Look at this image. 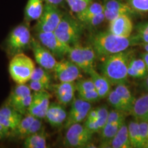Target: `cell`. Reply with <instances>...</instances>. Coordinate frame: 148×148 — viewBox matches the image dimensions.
Here are the masks:
<instances>
[{
	"label": "cell",
	"mask_w": 148,
	"mask_h": 148,
	"mask_svg": "<svg viewBox=\"0 0 148 148\" xmlns=\"http://www.w3.org/2000/svg\"><path fill=\"white\" fill-rule=\"evenodd\" d=\"M103 12V5L99 2H92L88 5L82 12L76 14L77 18L81 23H83L88 18Z\"/></svg>",
	"instance_id": "83f0119b"
},
{
	"label": "cell",
	"mask_w": 148,
	"mask_h": 148,
	"mask_svg": "<svg viewBox=\"0 0 148 148\" xmlns=\"http://www.w3.org/2000/svg\"><path fill=\"white\" fill-rule=\"evenodd\" d=\"M84 125V127L88 130L89 132H90L92 134L95 132H99V127L97 124V122L94 120H89V119H85L84 120V123L83 124Z\"/></svg>",
	"instance_id": "b9f144b4"
},
{
	"label": "cell",
	"mask_w": 148,
	"mask_h": 148,
	"mask_svg": "<svg viewBox=\"0 0 148 148\" xmlns=\"http://www.w3.org/2000/svg\"><path fill=\"white\" fill-rule=\"evenodd\" d=\"M35 119H36L35 116L29 114L24 115L16 128L11 131V137H13L16 139H24L29 127H30Z\"/></svg>",
	"instance_id": "484cf974"
},
{
	"label": "cell",
	"mask_w": 148,
	"mask_h": 148,
	"mask_svg": "<svg viewBox=\"0 0 148 148\" xmlns=\"http://www.w3.org/2000/svg\"><path fill=\"white\" fill-rule=\"evenodd\" d=\"M32 93L23 98L21 101H19L16 103L13 108L16 110H17L19 113H21L22 115H25L28 113V110L29 106H30L31 101H32Z\"/></svg>",
	"instance_id": "e575fe53"
},
{
	"label": "cell",
	"mask_w": 148,
	"mask_h": 148,
	"mask_svg": "<svg viewBox=\"0 0 148 148\" xmlns=\"http://www.w3.org/2000/svg\"><path fill=\"white\" fill-rule=\"evenodd\" d=\"M64 138V145L67 147H89L92 138V133L80 123H75L66 128Z\"/></svg>",
	"instance_id": "52a82bcc"
},
{
	"label": "cell",
	"mask_w": 148,
	"mask_h": 148,
	"mask_svg": "<svg viewBox=\"0 0 148 148\" xmlns=\"http://www.w3.org/2000/svg\"><path fill=\"white\" fill-rule=\"evenodd\" d=\"M30 49H32L36 62L47 71H53L57 63L56 58L47 47L42 45L36 38L32 37Z\"/></svg>",
	"instance_id": "30bf717a"
},
{
	"label": "cell",
	"mask_w": 148,
	"mask_h": 148,
	"mask_svg": "<svg viewBox=\"0 0 148 148\" xmlns=\"http://www.w3.org/2000/svg\"><path fill=\"white\" fill-rule=\"evenodd\" d=\"M75 88L77 92L95 90V85L90 77L87 79H77V82H75Z\"/></svg>",
	"instance_id": "d590c367"
},
{
	"label": "cell",
	"mask_w": 148,
	"mask_h": 148,
	"mask_svg": "<svg viewBox=\"0 0 148 148\" xmlns=\"http://www.w3.org/2000/svg\"><path fill=\"white\" fill-rule=\"evenodd\" d=\"M103 5L105 18L108 22L122 14L131 16L135 12L128 3L121 0H105Z\"/></svg>",
	"instance_id": "5bb4252c"
},
{
	"label": "cell",
	"mask_w": 148,
	"mask_h": 148,
	"mask_svg": "<svg viewBox=\"0 0 148 148\" xmlns=\"http://www.w3.org/2000/svg\"><path fill=\"white\" fill-rule=\"evenodd\" d=\"M133 28L132 21L127 14H122L109 22L108 31L118 36L130 37Z\"/></svg>",
	"instance_id": "2e32d148"
},
{
	"label": "cell",
	"mask_w": 148,
	"mask_h": 148,
	"mask_svg": "<svg viewBox=\"0 0 148 148\" xmlns=\"http://www.w3.org/2000/svg\"><path fill=\"white\" fill-rule=\"evenodd\" d=\"M45 1V3H49V4L54 5L58 6L59 5H60L64 0H44Z\"/></svg>",
	"instance_id": "bcb514c9"
},
{
	"label": "cell",
	"mask_w": 148,
	"mask_h": 148,
	"mask_svg": "<svg viewBox=\"0 0 148 148\" xmlns=\"http://www.w3.org/2000/svg\"><path fill=\"white\" fill-rule=\"evenodd\" d=\"M90 109V103L82 100L79 98L74 99L71 102V108L64 122V127L66 129L75 123H82L86 119Z\"/></svg>",
	"instance_id": "8fae6325"
},
{
	"label": "cell",
	"mask_w": 148,
	"mask_h": 148,
	"mask_svg": "<svg viewBox=\"0 0 148 148\" xmlns=\"http://www.w3.org/2000/svg\"><path fill=\"white\" fill-rule=\"evenodd\" d=\"M130 113L137 121H148V92L135 99Z\"/></svg>",
	"instance_id": "44dd1931"
},
{
	"label": "cell",
	"mask_w": 148,
	"mask_h": 148,
	"mask_svg": "<svg viewBox=\"0 0 148 148\" xmlns=\"http://www.w3.org/2000/svg\"><path fill=\"white\" fill-rule=\"evenodd\" d=\"M63 15L58 6L45 3L43 12L34 26L35 32H54Z\"/></svg>",
	"instance_id": "ba28073f"
},
{
	"label": "cell",
	"mask_w": 148,
	"mask_h": 148,
	"mask_svg": "<svg viewBox=\"0 0 148 148\" xmlns=\"http://www.w3.org/2000/svg\"><path fill=\"white\" fill-rule=\"evenodd\" d=\"M67 56L70 60L86 73L88 74L95 69L94 66L97 55L90 46L84 47L79 44L72 46Z\"/></svg>",
	"instance_id": "8992f818"
},
{
	"label": "cell",
	"mask_w": 148,
	"mask_h": 148,
	"mask_svg": "<svg viewBox=\"0 0 148 148\" xmlns=\"http://www.w3.org/2000/svg\"><path fill=\"white\" fill-rule=\"evenodd\" d=\"M53 71L60 82H75L81 76L80 69L69 59L57 62Z\"/></svg>",
	"instance_id": "7c38bea8"
},
{
	"label": "cell",
	"mask_w": 148,
	"mask_h": 148,
	"mask_svg": "<svg viewBox=\"0 0 148 148\" xmlns=\"http://www.w3.org/2000/svg\"><path fill=\"white\" fill-rule=\"evenodd\" d=\"M136 32H143L148 34V21L138 23L136 26Z\"/></svg>",
	"instance_id": "ee69618b"
},
{
	"label": "cell",
	"mask_w": 148,
	"mask_h": 148,
	"mask_svg": "<svg viewBox=\"0 0 148 148\" xmlns=\"http://www.w3.org/2000/svg\"><path fill=\"white\" fill-rule=\"evenodd\" d=\"M128 65L132 66L134 69L138 70L142 73L147 75L148 71L147 69V66L144 62V60L140 58H130V60L129 61Z\"/></svg>",
	"instance_id": "60d3db41"
},
{
	"label": "cell",
	"mask_w": 148,
	"mask_h": 148,
	"mask_svg": "<svg viewBox=\"0 0 148 148\" xmlns=\"http://www.w3.org/2000/svg\"><path fill=\"white\" fill-rule=\"evenodd\" d=\"M97 108L90 109V110H89V112H88L87 116H86V119L96 121V119H97Z\"/></svg>",
	"instance_id": "f6af8a7d"
},
{
	"label": "cell",
	"mask_w": 148,
	"mask_h": 148,
	"mask_svg": "<svg viewBox=\"0 0 148 148\" xmlns=\"http://www.w3.org/2000/svg\"><path fill=\"white\" fill-rule=\"evenodd\" d=\"M115 90L119 94V97H121L122 102L124 105L126 113L127 112L130 113L132 110L136 98L132 95L130 90L129 89V88L125 84H117L115 88Z\"/></svg>",
	"instance_id": "4316f807"
},
{
	"label": "cell",
	"mask_w": 148,
	"mask_h": 148,
	"mask_svg": "<svg viewBox=\"0 0 148 148\" xmlns=\"http://www.w3.org/2000/svg\"><path fill=\"white\" fill-rule=\"evenodd\" d=\"M138 148H144L148 140V121H138Z\"/></svg>",
	"instance_id": "d6a6232c"
},
{
	"label": "cell",
	"mask_w": 148,
	"mask_h": 148,
	"mask_svg": "<svg viewBox=\"0 0 148 148\" xmlns=\"http://www.w3.org/2000/svg\"><path fill=\"white\" fill-rule=\"evenodd\" d=\"M97 116L96 122H97L98 127H99V132H101V130L105 126L107 122L109 111L108 110L106 107L105 106H101L99 107V108H97Z\"/></svg>",
	"instance_id": "8d00e7d4"
},
{
	"label": "cell",
	"mask_w": 148,
	"mask_h": 148,
	"mask_svg": "<svg viewBox=\"0 0 148 148\" xmlns=\"http://www.w3.org/2000/svg\"><path fill=\"white\" fill-rule=\"evenodd\" d=\"M44 0H27L24 10V18L26 23L39 19L44 10Z\"/></svg>",
	"instance_id": "ffe728a7"
},
{
	"label": "cell",
	"mask_w": 148,
	"mask_h": 148,
	"mask_svg": "<svg viewBox=\"0 0 148 148\" xmlns=\"http://www.w3.org/2000/svg\"><path fill=\"white\" fill-rule=\"evenodd\" d=\"M36 66L32 59L24 53L12 57L8 70L10 77L16 84H27L30 80Z\"/></svg>",
	"instance_id": "277c9868"
},
{
	"label": "cell",
	"mask_w": 148,
	"mask_h": 148,
	"mask_svg": "<svg viewBox=\"0 0 148 148\" xmlns=\"http://www.w3.org/2000/svg\"><path fill=\"white\" fill-rule=\"evenodd\" d=\"M23 140V147L25 148H46L47 147V133L43 128L27 136Z\"/></svg>",
	"instance_id": "cb8c5ba5"
},
{
	"label": "cell",
	"mask_w": 148,
	"mask_h": 148,
	"mask_svg": "<svg viewBox=\"0 0 148 148\" xmlns=\"http://www.w3.org/2000/svg\"><path fill=\"white\" fill-rule=\"evenodd\" d=\"M32 36L27 23L14 27L5 40V50L9 56H14L30 49Z\"/></svg>",
	"instance_id": "3957f363"
},
{
	"label": "cell",
	"mask_w": 148,
	"mask_h": 148,
	"mask_svg": "<svg viewBox=\"0 0 148 148\" xmlns=\"http://www.w3.org/2000/svg\"><path fill=\"white\" fill-rule=\"evenodd\" d=\"M140 58H141L145 62V63L146 64V66H147V69L148 71V52L145 51V52L143 53L140 56Z\"/></svg>",
	"instance_id": "c3c4849f"
},
{
	"label": "cell",
	"mask_w": 148,
	"mask_h": 148,
	"mask_svg": "<svg viewBox=\"0 0 148 148\" xmlns=\"http://www.w3.org/2000/svg\"><path fill=\"white\" fill-rule=\"evenodd\" d=\"M32 90L27 84H17L12 90L9 97L5 100V104L14 107L23 98L32 94Z\"/></svg>",
	"instance_id": "603a6c76"
},
{
	"label": "cell",
	"mask_w": 148,
	"mask_h": 148,
	"mask_svg": "<svg viewBox=\"0 0 148 148\" xmlns=\"http://www.w3.org/2000/svg\"><path fill=\"white\" fill-rule=\"evenodd\" d=\"M77 96H78V98H79V99L90 103L96 102V101L101 99L99 96V94L97 93L96 90L77 92Z\"/></svg>",
	"instance_id": "f35d334b"
},
{
	"label": "cell",
	"mask_w": 148,
	"mask_h": 148,
	"mask_svg": "<svg viewBox=\"0 0 148 148\" xmlns=\"http://www.w3.org/2000/svg\"><path fill=\"white\" fill-rule=\"evenodd\" d=\"M51 75L49 71L46 70L41 66L35 68L30 80H37L51 84Z\"/></svg>",
	"instance_id": "4dcf8cb0"
},
{
	"label": "cell",
	"mask_w": 148,
	"mask_h": 148,
	"mask_svg": "<svg viewBox=\"0 0 148 148\" xmlns=\"http://www.w3.org/2000/svg\"><path fill=\"white\" fill-rule=\"evenodd\" d=\"M69 7L70 10L74 13L77 14L84 10L93 0H64Z\"/></svg>",
	"instance_id": "1f68e13d"
},
{
	"label": "cell",
	"mask_w": 148,
	"mask_h": 148,
	"mask_svg": "<svg viewBox=\"0 0 148 148\" xmlns=\"http://www.w3.org/2000/svg\"><path fill=\"white\" fill-rule=\"evenodd\" d=\"M67 114L64 106L58 102H53L49 104L44 119L51 127H59L64 124Z\"/></svg>",
	"instance_id": "e0dca14e"
},
{
	"label": "cell",
	"mask_w": 148,
	"mask_h": 148,
	"mask_svg": "<svg viewBox=\"0 0 148 148\" xmlns=\"http://www.w3.org/2000/svg\"><path fill=\"white\" fill-rule=\"evenodd\" d=\"M11 130L0 123V140H3L10 137Z\"/></svg>",
	"instance_id": "7bdbcfd3"
},
{
	"label": "cell",
	"mask_w": 148,
	"mask_h": 148,
	"mask_svg": "<svg viewBox=\"0 0 148 148\" xmlns=\"http://www.w3.org/2000/svg\"><path fill=\"white\" fill-rule=\"evenodd\" d=\"M106 98L108 99V103H110V106L114 110L121 111V112H124L126 113L124 105H123V103L121 99V97H119V94L117 93V92L116 91L115 89L111 90Z\"/></svg>",
	"instance_id": "f546056e"
},
{
	"label": "cell",
	"mask_w": 148,
	"mask_h": 148,
	"mask_svg": "<svg viewBox=\"0 0 148 148\" xmlns=\"http://www.w3.org/2000/svg\"><path fill=\"white\" fill-rule=\"evenodd\" d=\"M143 47L144 48V49H145V51L148 52V43L145 44V45H143Z\"/></svg>",
	"instance_id": "681fc988"
},
{
	"label": "cell",
	"mask_w": 148,
	"mask_h": 148,
	"mask_svg": "<svg viewBox=\"0 0 148 148\" xmlns=\"http://www.w3.org/2000/svg\"><path fill=\"white\" fill-rule=\"evenodd\" d=\"M104 20H106V18H105L104 13L103 12L88 18L87 20L83 22L82 25H84V27H95L99 25L101 23H102Z\"/></svg>",
	"instance_id": "ab89813d"
},
{
	"label": "cell",
	"mask_w": 148,
	"mask_h": 148,
	"mask_svg": "<svg viewBox=\"0 0 148 148\" xmlns=\"http://www.w3.org/2000/svg\"><path fill=\"white\" fill-rule=\"evenodd\" d=\"M125 117L121 118L119 121L114 122V123H110V124H106L103 129L101 130V147H105V145L108 143L110 140L114 137V136L119 131L120 127L122 125L125 123Z\"/></svg>",
	"instance_id": "d4e9b609"
},
{
	"label": "cell",
	"mask_w": 148,
	"mask_h": 148,
	"mask_svg": "<svg viewBox=\"0 0 148 148\" xmlns=\"http://www.w3.org/2000/svg\"><path fill=\"white\" fill-rule=\"evenodd\" d=\"M140 85H141V87L145 90L146 92H148V74L147 76L143 79V82Z\"/></svg>",
	"instance_id": "7dc6e473"
},
{
	"label": "cell",
	"mask_w": 148,
	"mask_h": 148,
	"mask_svg": "<svg viewBox=\"0 0 148 148\" xmlns=\"http://www.w3.org/2000/svg\"><path fill=\"white\" fill-rule=\"evenodd\" d=\"M128 136L132 148H138V132L139 122L134 119L130 121L127 124Z\"/></svg>",
	"instance_id": "f1b7e54d"
},
{
	"label": "cell",
	"mask_w": 148,
	"mask_h": 148,
	"mask_svg": "<svg viewBox=\"0 0 148 148\" xmlns=\"http://www.w3.org/2000/svg\"><path fill=\"white\" fill-rule=\"evenodd\" d=\"M23 116L13 107L8 104L3 103L0 107V123L11 131L16 128Z\"/></svg>",
	"instance_id": "ac0fdd59"
},
{
	"label": "cell",
	"mask_w": 148,
	"mask_h": 148,
	"mask_svg": "<svg viewBox=\"0 0 148 148\" xmlns=\"http://www.w3.org/2000/svg\"><path fill=\"white\" fill-rule=\"evenodd\" d=\"M51 97V94L48 90L33 92L27 114L43 119L50 104Z\"/></svg>",
	"instance_id": "4fadbf2b"
},
{
	"label": "cell",
	"mask_w": 148,
	"mask_h": 148,
	"mask_svg": "<svg viewBox=\"0 0 148 148\" xmlns=\"http://www.w3.org/2000/svg\"><path fill=\"white\" fill-rule=\"evenodd\" d=\"M95 85L96 91L99 94L100 99L106 98L111 91V83L104 75L99 73L95 69L88 73Z\"/></svg>",
	"instance_id": "d6986e66"
},
{
	"label": "cell",
	"mask_w": 148,
	"mask_h": 148,
	"mask_svg": "<svg viewBox=\"0 0 148 148\" xmlns=\"http://www.w3.org/2000/svg\"><path fill=\"white\" fill-rule=\"evenodd\" d=\"M52 90L57 101L62 106H67L74 99L76 91L75 82H60L58 84L51 85Z\"/></svg>",
	"instance_id": "9a60e30c"
},
{
	"label": "cell",
	"mask_w": 148,
	"mask_h": 148,
	"mask_svg": "<svg viewBox=\"0 0 148 148\" xmlns=\"http://www.w3.org/2000/svg\"><path fill=\"white\" fill-rule=\"evenodd\" d=\"M127 3L135 12H148V0H127Z\"/></svg>",
	"instance_id": "836d02e7"
},
{
	"label": "cell",
	"mask_w": 148,
	"mask_h": 148,
	"mask_svg": "<svg viewBox=\"0 0 148 148\" xmlns=\"http://www.w3.org/2000/svg\"><path fill=\"white\" fill-rule=\"evenodd\" d=\"M89 42L97 57H106L128 49L130 46L138 45L134 36L121 37L109 32H99L90 36Z\"/></svg>",
	"instance_id": "6da1fadb"
},
{
	"label": "cell",
	"mask_w": 148,
	"mask_h": 148,
	"mask_svg": "<svg viewBox=\"0 0 148 148\" xmlns=\"http://www.w3.org/2000/svg\"><path fill=\"white\" fill-rule=\"evenodd\" d=\"M83 28L84 25L77 18L64 14L54 33L61 41L72 47L79 44Z\"/></svg>",
	"instance_id": "5b68a950"
},
{
	"label": "cell",
	"mask_w": 148,
	"mask_h": 148,
	"mask_svg": "<svg viewBox=\"0 0 148 148\" xmlns=\"http://www.w3.org/2000/svg\"><path fill=\"white\" fill-rule=\"evenodd\" d=\"M131 58V51L128 49L105 57L101 64V73L112 84H125L127 80V67Z\"/></svg>",
	"instance_id": "7a4b0ae2"
},
{
	"label": "cell",
	"mask_w": 148,
	"mask_h": 148,
	"mask_svg": "<svg viewBox=\"0 0 148 148\" xmlns=\"http://www.w3.org/2000/svg\"><path fill=\"white\" fill-rule=\"evenodd\" d=\"M28 86L33 92L43 91V90H51V84L41 82L37 80H29L28 82Z\"/></svg>",
	"instance_id": "74e56055"
},
{
	"label": "cell",
	"mask_w": 148,
	"mask_h": 148,
	"mask_svg": "<svg viewBox=\"0 0 148 148\" xmlns=\"http://www.w3.org/2000/svg\"><path fill=\"white\" fill-rule=\"evenodd\" d=\"M105 147L132 148L129 139L127 125L125 122L120 127L114 137L105 145Z\"/></svg>",
	"instance_id": "7402d4cb"
},
{
	"label": "cell",
	"mask_w": 148,
	"mask_h": 148,
	"mask_svg": "<svg viewBox=\"0 0 148 148\" xmlns=\"http://www.w3.org/2000/svg\"><path fill=\"white\" fill-rule=\"evenodd\" d=\"M36 38L47 47L56 58H62L68 54L71 46L59 39L54 32H36Z\"/></svg>",
	"instance_id": "9c48e42d"
}]
</instances>
